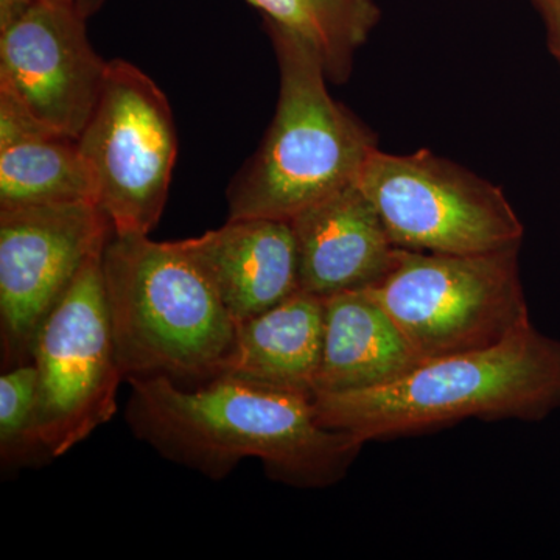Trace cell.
Returning a JSON list of instances; mask_svg holds the SVG:
<instances>
[{"label":"cell","instance_id":"cell-1","mask_svg":"<svg viewBox=\"0 0 560 560\" xmlns=\"http://www.w3.org/2000/svg\"><path fill=\"white\" fill-rule=\"evenodd\" d=\"M125 420L165 459L223 480L257 458L271 480L329 488L346 477L364 442L319 423L313 397L215 377L195 389L167 377L128 381Z\"/></svg>","mask_w":560,"mask_h":560},{"label":"cell","instance_id":"cell-2","mask_svg":"<svg viewBox=\"0 0 560 560\" xmlns=\"http://www.w3.org/2000/svg\"><path fill=\"white\" fill-rule=\"evenodd\" d=\"M319 423L364 444L458 420H540L560 408V341L534 326L492 348L422 361L375 388L313 397Z\"/></svg>","mask_w":560,"mask_h":560},{"label":"cell","instance_id":"cell-3","mask_svg":"<svg viewBox=\"0 0 560 560\" xmlns=\"http://www.w3.org/2000/svg\"><path fill=\"white\" fill-rule=\"evenodd\" d=\"M102 272L125 382L202 385L219 375L237 323L179 242L113 234Z\"/></svg>","mask_w":560,"mask_h":560},{"label":"cell","instance_id":"cell-4","mask_svg":"<svg viewBox=\"0 0 560 560\" xmlns=\"http://www.w3.org/2000/svg\"><path fill=\"white\" fill-rule=\"evenodd\" d=\"M279 65L270 130L228 189L230 220L290 221L353 183L377 140L327 91L318 51L296 33L265 22Z\"/></svg>","mask_w":560,"mask_h":560},{"label":"cell","instance_id":"cell-5","mask_svg":"<svg viewBox=\"0 0 560 560\" xmlns=\"http://www.w3.org/2000/svg\"><path fill=\"white\" fill-rule=\"evenodd\" d=\"M518 249L442 254L399 248L368 287L422 361L492 348L533 326Z\"/></svg>","mask_w":560,"mask_h":560},{"label":"cell","instance_id":"cell-6","mask_svg":"<svg viewBox=\"0 0 560 560\" xmlns=\"http://www.w3.org/2000/svg\"><path fill=\"white\" fill-rule=\"evenodd\" d=\"M355 183L397 248L485 254L521 246L523 224L503 191L430 151L397 156L375 149Z\"/></svg>","mask_w":560,"mask_h":560},{"label":"cell","instance_id":"cell-7","mask_svg":"<svg viewBox=\"0 0 560 560\" xmlns=\"http://www.w3.org/2000/svg\"><path fill=\"white\" fill-rule=\"evenodd\" d=\"M79 145L114 234L149 235L164 212L178 154L175 119L161 88L131 62L109 61Z\"/></svg>","mask_w":560,"mask_h":560},{"label":"cell","instance_id":"cell-8","mask_svg":"<svg viewBox=\"0 0 560 560\" xmlns=\"http://www.w3.org/2000/svg\"><path fill=\"white\" fill-rule=\"evenodd\" d=\"M102 256L88 261L33 345L39 436L50 458L72 451L117 411L125 378L114 345Z\"/></svg>","mask_w":560,"mask_h":560},{"label":"cell","instance_id":"cell-9","mask_svg":"<svg viewBox=\"0 0 560 560\" xmlns=\"http://www.w3.org/2000/svg\"><path fill=\"white\" fill-rule=\"evenodd\" d=\"M113 234L108 217L92 202L0 208V337L7 370L31 363L44 320Z\"/></svg>","mask_w":560,"mask_h":560},{"label":"cell","instance_id":"cell-10","mask_svg":"<svg viewBox=\"0 0 560 560\" xmlns=\"http://www.w3.org/2000/svg\"><path fill=\"white\" fill-rule=\"evenodd\" d=\"M84 22L75 3L40 0L0 32V97L77 140L97 108L109 65Z\"/></svg>","mask_w":560,"mask_h":560},{"label":"cell","instance_id":"cell-11","mask_svg":"<svg viewBox=\"0 0 560 560\" xmlns=\"http://www.w3.org/2000/svg\"><path fill=\"white\" fill-rule=\"evenodd\" d=\"M300 290L327 298L368 289L388 275L399 248L359 184H348L290 220Z\"/></svg>","mask_w":560,"mask_h":560},{"label":"cell","instance_id":"cell-12","mask_svg":"<svg viewBox=\"0 0 560 560\" xmlns=\"http://www.w3.org/2000/svg\"><path fill=\"white\" fill-rule=\"evenodd\" d=\"M178 242L237 324L300 290L296 238L290 221L228 220L219 230Z\"/></svg>","mask_w":560,"mask_h":560},{"label":"cell","instance_id":"cell-13","mask_svg":"<svg viewBox=\"0 0 560 560\" xmlns=\"http://www.w3.org/2000/svg\"><path fill=\"white\" fill-rule=\"evenodd\" d=\"M323 340V298L294 291L275 307L237 324L217 377L315 397Z\"/></svg>","mask_w":560,"mask_h":560},{"label":"cell","instance_id":"cell-14","mask_svg":"<svg viewBox=\"0 0 560 560\" xmlns=\"http://www.w3.org/2000/svg\"><path fill=\"white\" fill-rule=\"evenodd\" d=\"M323 300V355L315 396L386 385L422 363L366 289L342 291Z\"/></svg>","mask_w":560,"mask_h":560},{"label":"cell","instance_id":"cell-15","mask_svg":"<svg viewBox=\"0 0 560 560\" xmlns=\"http://www.w3.org/2000/svg\"><path fill=\"white\" fill-rule=\"evenodd\" d=\"M80 202L97 205V184L79 140L0 97V208Z\"/></svg>","mask_w":560,"mask_h":560},{"label":"cell","instance_id":"cell-16","mask_svg":"<svg viewBox=\"0 0 560 560\" xmlns=\"http://www.w3.org/2000/svg\"><path fill=\"white\" fill-rule=\"evenodd\" d=\"M265 22L296 33L318 51L327 80L349 79L357 50L378 24L374 0H248Z\"/></svg>","mask_w":560,"mask_h":560},{"label":"cell","instance_id":"cell-17","mask_svg":"<svg viewBox=\"0 0 560 560\" xmlns=\"http://www.w3.org/2000/svg\"><path fill=\"white\" fill-rule=\"evenodd\" d=\"M0 458L3 469L50 459L39 436L38 371L32 361L9 368L0 377Z\"/></svg>","mask_w":560,"mask_h":560},{"label":"cell","instance_id":"cell-18","mask_svg":"<svg viewBox=\"0 0 560 560\" xmlns=\"http://www.w3.org/2000/svg\"><path fill=\"white\" fill-rule=\"evenodd\" d=\"M547 25L548 46L560 61V0H533Z\"/></svg>","mask_w":560,"mask_h":560},{"label":"cell","instance_id":"cell-19","mask_svg":"<svg viewBox=\"0 0 560 560\" xmlns=\"http://www.w3.org/2000/svg\"><path fill=\"white\" fill-rule=\"evenodd\" d=\"M40 0H0V32L21 20Z\"/></svg>","mask_w":560,"mask_h":560},{"label":"cell","instance_id":"cell-20","mask_svg":"<svg viewBox=\"0 0 560 560\" xmlns=\"http://www.w3.org/2000/svg\"><path fill=\"white\" fill-rule=\"evenodd\" d=\"M105 2L106 0H75V9L84 20H88L92 14L97 13Z\"/></svg>","mask_w":560,"mask_h":560},{"label":"cell","instance_id":"cell-21","mask_svg":"<svg viewBox=\"0 0 560 560\" xmlns=\"http://www.w3.org/2000/svg\"><path fill=\"white\" fill-rule=\"evenodd\" d=\"M55 2L75 3V0H55Z\"/></svg>","mask_w":560,"mask_h":560},{"label":"cell","instance_id":"cell-22","mask_svg":"<svg viewBox=\"0 0 560 560\" xmlns=\"http://www.w3.org/2000/svg\"><path fill=\"white\" fill-rule=\"evenodd\" d=\"M560 62V61H559Z\"/></svg>","mask_w":560,"mask_h":560}]
</instances>
